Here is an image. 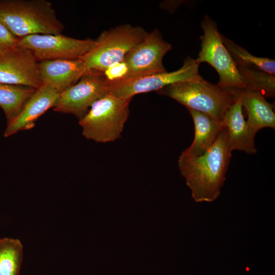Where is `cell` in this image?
<instances>
[{
  "label": "cell",
  "instance_id": "6da1fadb",
  "mask_svg": "<svg viewBox=\"0 0 275 275\" xmlns=\"http://www.w3.org/2000/svg\"><path fill=\"white\" fill-rule=\"evenodd\" d=\"M231 152L224 127L211 147L203 154L188 157L181 154L178 167L197 202L216 200L225 181Z\"/></svg>",
  "mask_w": 275,
  "mask_h": 275
},
{
  "label": "cell",
  "instance_id": "7a4b0ae2",
  "mask_svg": "<svg viewBox=\"0 0 275 275\" xmlns=\"http://www.w3.org/2000/svg\"><path fill=\"white\" fill-rule=\"evenodd\" d=\"M0 22L14 36L61 34L64 30L50 2L0 0Z\"/></svg>",
  "mask_w": 275,
  "mask_h": 275
},
{
  "label": "cell",
  "instance_id": "3957f363",
  "mask_svg": "<svg viewBox=\"0 0 275 275\" xmlns=\"http://www.w3.org/2000/svg\"><path fill=\"white\" fill-rule=\"evenodd\" d=\"M242 91L221 88L200 76L174 83L157 92L175 100L187 109L205 114L222 122L225 113Z\"/></svg>",
  "mask_w": 275,
  "mask_h": 275
},
{
  "label": "cell",
  "instance_id": "277c9868",
  "mask_svg": "<svg viewBox=\"0 0 275 275\" xmlns=\"http://www.w3.org/2000/svg\"><path fill=\"white\" fill-rule=\"evenodd\" d=\"M131 100L107 93L95 101L79 120L83 136L100 143L120 138L129 117Z\"/></svg>",
  "mask_w": 275,
  "mask_h": 275
},
{
  "label": "cell",
  "instance_id": "5b68a950",
  "mask_svg": "<svg viewBox=\"0 0 275 275\" xmlns=\"http://www.w3.org/2000/svg\"><path fill=\"white\" fill-rule=\"evenodd\" d=\"M140 26L124 24L103 31L91 50L80 59L87 71L103 72L109 66L123 61L126 56L147 36Z\"/></svg>",
  "mask_w": 275,
  "mask_h": 275
},
{
  "label": "cell",
  "instance_id": "8992f818",
  "mask_svg": "<svg viewBox=\"0 0 275 275\" xmlns=\"http://www.w3.org/2000/svg\"><path fill=\"white\" fill-rule=\"evenodd\" d=\"M201 28V49L196 60L200 64L206 62L217 72L218 87L226 89L243 90L245 88L237 66L222 41L216 24L208 15H205Z\"/></svg>",
  "mask_w": 275,
  "mask_h": 275
},
{
  "label": "cell",
  "instance_id": "52a82bcc",
  "mask_svg": "<svg viewBox=\"0 0 275 275\" xmlns=\"http://www.w3.org/2000/svg\"><path fill=\"white\" fill-rule=\"evenodd\" d=\"M95 40L79 39L61 34H34L18 38L17 46L30 51L38 62L80 59L93 47Z\"/></svg>",
  "mask_w": 275,
  "mask_h": 275
},
{
  "label": "cell",
  "instance_id": "ba28073f",
  "mask_svg": "<svg viewBox=\"0 0 275 275\" xmlns=\"http://www.w3.org/2000/svg\"><path fill=\"white\" fill-rule=\"evenodd\" d=\"M199 65L196 59L188 56L182 67L176 71L108 82V93L122 99H132L136 94L157 92L174 83L199 77Z\"/></svg>",
  "mask_w": 275,
  "mask_h": 275
},
{
  "label": "cell",
  "instance_id": "9c48e42d",
  "mask_svg": "<svg viewBox=\"0 0 275 275\" xmlns=\"http://www.w3.org/2000/svg\"><path fill=\"white\" fill-rule=\"evenodd\" d=\"M107 93L108 81L103 72L88 70L76 84L59 93L53 110L80 119L95 101Z\"/></svg>",
  "mask_w": 275,
  "mask_h": 275
},
{
  "label": "cell",
  "instance_id": "30bf717a",
  "mask_svg": "<svg viewBox=\"0 0 275 275\" xmlns=\"http://www.w3.org/2000/svg\"><path fill=\"white\" fill-rule=\"evenodd\" d=\"M172 48L171 44L163 39L157 29L148 33L143 40L128 53L124 60L128 68L127 78L166 71L162 60Z\"/></svg>",
  "mask_w": 275,
  "mask_h": 275
},
{
  "label": "cell",
  "instance_id": "8fae6325",
  "mask_svg": "<svg viewBox=\"0 0 275 275\" xmlns=\"http://www.w3.org/2000/svg\"><path fill=\"white\" fill-rule=\"evenodd\" d=\"M0 82L36 89L41 87L38 62L32 52L16 46L1 54Z\"/></svg>",
  "mask_w": 275,
  "mask_h": 275
},
{
  "label": "cell",
  "instance_id": "7c38bea8",
  "mask_svg": "<svg viewBox=\"0 0 275 275\" xmlns=\"http://www.w3.org/2000/svg\"><path fill=\"white\" fill-rule=\"evenodd\" d=\"M59 92L52 87L43 85L36 89L26 101L19 114L7 123L4 136L8 137L18 132L30 129L35 121L48 109L54 106Z\"/></svg>",
  "mask_w": 275,
  "mask_h": 275
},
{
  "label": "cell",
  "instance_id": "4fadbf2b",
  "mask_svg": "<svg viewBox=\"0 0 275 275\" xmlns=\"http://www.w3.org/2000/svg\"><path fill=\"white\" fill-rule=\"evenodd\" d=\"M242 91L225 113L222 123L226 131L230 150H240L253 154L257 153L254 142L256 133L250 128L243 116Z\"/></svg>",
  "mask_w": 275,
  "mask_h": 275
},
{
  "label": "cell",
  "instance_id": "5bb4252c",
  "mask_svg": "<svg viewBox=\"0 0 275 275\" xmlns=\"http://www.w3.org/2000/svg\"><path fill=\"white\" fill-rule=\"evenodd\" d=\"M38 67L42 84L59 93L76 84L86 72L80 59L42 61Z\"/></svg>",
  "mask_w": 275,
  "mask_h": 275
},
{
  "label": "cell",
  "instance_id": "9a60e30c",
  "mask_svg": "<svg viewBox=\"0 0 275 275\" xmlns=\"http://www.w3.org/2000/svg\"><path fill=\"white\" fill-rule=\"evenodd\" d=\"M194 123L195 136L193 143L181 153L188 157H196L204 153L212 145L224 128L222 122L209 116L187 109Z\"/></svg>",
  "mask_w": 275,
  "mask_h": 275
},
{
  "label": "cell",
  "instance_id": "2e32d148",
  "mask_svg": "<svg viewBox=\"0 0 275 275\" xmlns=\"http://www.w3.org/2000/svg\"><path fill=\"white\" fill-rule=\"evenodd\" d=\"M265 98L257 92L242 91V103L248 115L246 122L256 134L264 127L275 128L273 105L268 103Z\"/></svg>",
  "mask_w": 275,
  "mask_h": 275
},
{
  "label": "cell",
  "instance_id": "e0dca14e",
  "mask_svg": "<svg viewBox=\"0 0 275 275\" xmlns=\"http://www.w3.org/2000/svg\"><path fill=\"white\" fill-rule=\"evenodd\" d=\"M36 89L0 82V106L9 123L20 112Z\"/></svg>",
  "mask_w": 275,
  "mask_h": 275
},
{
  "label": "cell",
  "instance_id": "ac0fdd59",
  "mask_svg": "<svg viewBox=\"0 0 275 275\" xmlns=\"http://www.w3.org/2000/svg\"><path fill=\"white\" fill-rule=\"evenodd\" d=\"M221 37L237 66L275 74L274 60L256 57L224 35L221 34Z\"/></svg>",
  "mask_w": 275,
  "mask_h": 275
},
{
  "label": "cell",
  "instance_id": "d6986e66",
  "mask_svg": "<svg viewBox=\"0 0 275 275\" xmlns=\"http://www.w3.org/2000/svg\"><path fill=\"white\" fill-rule=\"evenodd\" d=\"M23 257L19 239L0 238V275H19Z\"/></svg>",
  "mask_w": 275,
  "mask_h": 275
},
{
  "label": "cell",
  "instance_id": "ffe728a7",
  "mask_svg": "<svg viewBox=\"0 0 275 275\" xmlns=\"http://www.w3.org/2000/svg\"><path fill=\"white\" fill-rule=\"evenodd\" d=\"M245 88L244 90L261 94L265 98L275 95V74L237 66Z\"/></svg>",
  "mask_w": 275,
  "mask_h": 275
},
{
  "label": "cell",
  "instance_id": "44dd1931",
  "mask_svg": "<svg viewBox=\"0 0 275 275\" xmlns=\"http://www.w3.org/2000/svg\"><path fill=\"white\" fill-rule=\"evenodd\" d=\"M103 74L108 82H116L127 78L128 68L123 60L108 67L104 70Z\"/></svg>",
  "mask_w": 275,
  "mask_h": 275
},
{
  "label": "cell",
  "instance_id": "7402d4cb",
  "mask_svg": "<svg viewBox=\"0 0 275 275\" xmlns=\"http://www.w3.org/2000/svg\"><path fill=\"white\" fill-rule=\"evenodd\" d=\"M18 38L0 22V49L3 52L17 46Z\"/></svg>",
  "mask_w": 275,
  "mask_h": 275
},
{
  "label": "cell",
  "instance_id": "603a6c76",
  "mask_svg": "<svg viewBox=\"0 0 275 275\" xmlns=\"http://www.w3.org/2000/svg\"><path fill=\"white\" fill-rule=\"evenodd\" d=\"M3 52L2 51V50L0 49V54L3 53Z\"/></svg>",
  "mask_w": 275,
  "mask_h": 275
}]
</instances>
